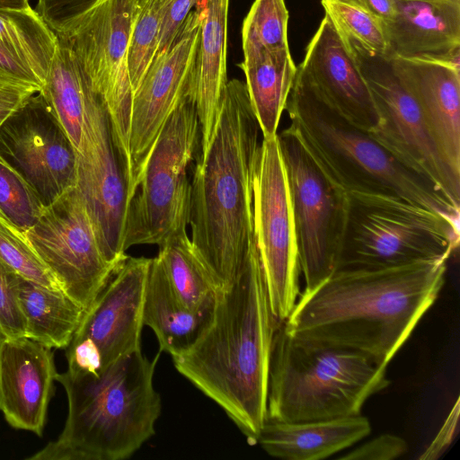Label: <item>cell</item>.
I'll list each match as a JSON object with an SVG mask.
<instances>
[{"mask_svg":"<svg viewBox=\"0 0 460 460\" xmlns=\"http://www.w3.org/2000/svg\"><path fill=\"white\" fill-rule=\"evenodd\" d=\"M321 4L344 42H355L374 53L386 54L385 22L362 0H321Z\"/></svg>","mask_w":460,"mask_h":460,"instance_id":"4dcf8cb0","label":"cell"},{"mask_svg":"<svg viewBox=\"0 0 460 460\" xmlns=\"http://www.w3.org/2000/svg\"><path fill=\"white\" fill-rule=\"evenodd\" d=\"M285 110L305 146L346 191L399 197L459 223V207L331 107L297 67Z\"/></svg>","mask_w":460,"mask_h":460,"instance_id":"5b68a950","label":"cell"},{"mask_svg":"<svg viewBox=\"0 0 460 460\" xmlns=\"http://www.w3.org/2000/svg\"><path fill=\"white\" fill-rule=\"evenodd\" d=\"M58 42V36L31 7L0 8V43L24 58L44 83Z\"/></svg>","mask_w":460,"mask_h":460,"instance_id":"f1b7e54d","label":"cell"},{"mask_svg":"<svg viewBox=\"0 0 460 460\" xmlns=\"http://www.w3.org/2000/svg\"><path fill=\"white\" fill-rule=\"evenodd\" d=\"M230 0H199L202 19L190 96L200 126L204 154L213 137L226 87L227 19Z\"/></svg>","mask_w":460,"mask_h":460,"instance_id":"7402d4cb","label":"cell"},{"mask_svg":"<svg viewBox=\"0 0 460 460\" xmlns=\"http://www.w3.org/2000/svg\"><path fill=\"white\" fill-rule=\"evenodd\" d=\"M285 166L300 270L311 291L336 270L349 192L317 162L290 126L278 134Z\"/></svg>","mask_w":460,"mask_h":460,"instance_id":"30bf717a","label":"cell"},{"mask_svg":"<svg viewBox=\"0 0 460 460\" xmlns=\"http://www.w3.org/2000/svg\"><path fill=\"white\" fill-rule=\"evenodd\" d=\"M390 58L415 100L432 141L460 175V67L437 61Z\"/></svg>","mask_w":460,"mask_h":460,"instance_id":"ffe728a7","label":"cell"},{"mask_svg":"<svg viewBox=\"0 0 460 460\" xmlns=\"http://www.w3.org/2000/svg\"><path fill=\"white\" fill-rule=\"evenodd\" d=\"M252 209L254 236L270 309L281 323L300 295L301 270L278 134L261 142L253 177Z\"/></svg>","mask_w":460,"mask_h":460,"instance_id":"7c38bea8","label":"cell"},{"mask_svg":"<svg viewBox=\"0 0 460 460\" xmlns=\"http://www.w3.org/2000/svg\"><path fill=\"white\" fill-rule=\"evenodd\" d=\"M407 442L394 434H382L339 456L344 460H392L408 451Z\"/></svg>","mask_w":460,"mask_h":460,"instance_id":"8d00e7d4","label":"cell"},{"mask_svg":"<svg viewBox=\"0 0 460 460\" xmlns=\"http://www.w3.org/2000/svg\"><path fill=\"white\" fill-rule=\"evenodd\" d=\"M136 0H102L78 15L58 36L72 49L92 90L102 101L127 182L131 178L129 154L133 88L128 47Z\"/></svg>","mask_w":460,"mask_h":460,"instance_id":"9c48e42d","label":"cell"},{"mask_svg":"<svg viewBox=\"0 0 460 460\" xmlns=\"http://www.w3.org/2000/svg\"><path fill=\"white\" fill-rule=\"evenodd\" d=\"M447 261L336 270L299 295L284 330L297 341L356 351L386 368L438 297Z\"/></svg>","mask_w":460,"mask_h":460,"instance_id":"6da1fadb","label":"cell"},{"mask_svg":"<svg viewBox=\"0 0 460 460\" xmlns=\"http://www.w3.org/2000/svg\"><path fill=\"white\" fill-rule=\"evenodd\" d=\"M52 349L27 337L3 339L0 410L15 429L43 434L57 371Z\"/></svg>","mask_w":460,"mask_h":460,"instance_id":"d6986e66","label":"cell"},{"mask_svg":"<svg viewBox=\"0 0 460 460\" xmlns=\"http://www.w3.org/2000/svg\"><path fill=\"white\" fill-rule=\"evenodd\" d=\"M297 68L323 99L349 122L368 132L376 127L378 115L367 84L327 14Z\"/></svg>","mask_w":460,"mask_h":460,"instance_id":"ac0fdd59","label":"cell"},{"mask_svg":"<svg viewBox=\"0 0 460 460\" xmlns=\"http://www.w3.org/2000/svg\"><path fill=\"white\" fill-rule=\"evenodd\" d=\"M19 274L0 258V337H25V322L18 297Z\"/></svg>","mask_w":460,"mask_h":460,"instance_id":"e575fe53","label":"cell"},{"mask_svg":"<svg viewBox=\"0 0 460 460\" xmlns=\"http://www.w3.org/2000/svg\"><path fill=\"white\" fill-rule=\"evenodd\" d=\"M369 420L361 414L302 422L264 421L257 444L271 456L286 460H320L367 437Z\"/></svg>","mask_w":460,"mask_h":460,"instance_id":"603a6c76","label":"cell"},{"mask_svg":"<svg viewBox=\"0 0 460 460\" xmlns=\"http://www.w3.org/2000/svg\"><path fill=\"white\" fill-rule=\"evenodd\" d=\"M344 43L367 84L378 115V123L369 133L460 207V175L454 172L432 141L420 111L397 75L392 59L358 43Z\"/></svg>","mask_w":460,"mask_h":460,"instance_id":"8fae6325","label":"cell"},{"mask_svg":"<svg viewBox=\"0 0 460 460\" xmlns=\"http://www.w3.org/2000/svg\"><path fill=\"white\" fill-rule=\"evenodd\" d=\"M389 385L386 368L365 355L297 341L282 323L273 336L266 419L302 422L358 415Z\"/></svg>","mask_w":460,"mask_h":460,"instance_id":"8992f818","label":"cell"},{"mask_svg":"<svg viewBox=\"0 0 460 460\" xmlns=\"http://www.w3.org/2000/svg\"><path fill=\"white\" fill-rule=\"evenodd\" d=\"M160 351L148 358L141 349L98 375L57 374L68 413L55 441L30 460H123L155 434L162 401L154 386Z\"/></svg>","mask_w":460,"mask_h":460,"instance_id":"277c9868","label":"cell"},{"mask_svg":"<svg viewBox=\"0 0 460 460\" xmlns=\"http://www.w3.org/2000/svg\"><path fill=\"white\" fill-rule=\"evenodd\" d=\"M0 75L31 84L40 90L44 79L36 69L21 55L0 43Z\"/></svg>","mask_w":460,"mask_h":460,"instance_id":"f35d334b","label":"cell"},{"mask_svg":"<svg viewBox=\"0 0 460 460\" xmlns=\"http://www.w3.org/2000/svg\"><path fill=\"white\" fill-rule=\"evenodd\" d=\"M385 56L460 65V0H397Z\"/></svg>","mask_w":460,"mask_h":460,"instance_id":"44dd1931","label":"cell"},{"mask_svg":"<svg viewBox=\"0 0 460 460\" xmlns=\"http://www.w3.org/2000/svg\"><path fill=\"white\" fill-rule=\"evenodd\" d=\"M459 398L456 399L454 408L450 411L442 428L431 442L429 447L423 452L420 459H436L449 447L453 441L457 429Z\"/></svg>","mask_w":460,"mask_h":460,"instance_id":"60d3db41","label":"cell"},{"mask_svg":"<svg viewBox=\"0 0 460 460\" xmlns=\"http://www.w3.org/2000/svg\"><path fill=\"white\" fill-rule=\"evenodd\" d=\"M38 92L36 86L0 75V126Z\"/></svg>","mask_w":460,"mask_h":460,"instance_id":"ab89813d","label":"cell"},{"mask_svg":"<svg viewBox=\"0 0 460 460\" xmlns=\"http://www.w3.org/2000/svg\"><path fill=\"white\" fill-rule=\"evenodd\" d=\"M272 314L256 241L240 274L217 291L211 318L175 368L218 404L247 442H258L267 418Z\"/></svg>","mask_w":460,"mask_h":460,"instance_id":"7a4b0ae2","label":"cell"},{"mask_svg":"<svg viewBox=\"0 0 460 460\" xmlns=\"http://www.w3.org/2000/svg\"><path fill=\"white\" fill-rule=\"evenodd\" d=\"M288 11L284 0H255L243 20V60L264 52L289 49Z\"/></svg>","mask_w":460,"mask_h":460,"instance_id":"f546056e","label":"cell"},{"mask_svg":"<svg viewBox=\"0 0 460 460\" xmlns=\"http://www.w3.org/2000/svg\"><path fill=\"white\" fill-rule=\"evenodd\" d=\"M2 341H3V339L0 337V349H1Z\"/></svg>","mask_w":460,"mask_h":460,"instance_id":"ee69618b","label":"cell"},{"mask_svg":"<svg viewBox=\"0 0 460 460\" xmlns=\"http://www.w3.org/2000/svg\"><path fill=\"white\" fill-rule=\"evenodd\" d=\"M44 208L27 181L0 156V217L26 233Z\"/></svg>","mask_w":460,"mask_h":460,"instance_id":"d6a6232c","label":"cell"},{"mask_svg":"<svg viewBox=\"0 0 460 460\" xmlns=\"http://www.w3.org/2000/svg\"><path fill=\"white\" fill-rule=\"evenodd\" d=\"M151 260L128 256L84 311L66 349L68 372L98 375L141 349Z\"/></svg>","mask_w":460,"mask_h":460,"instance_id":"4fadbf2b","label":"cell"},{"mask_svg":"<svg viewBox=\"0 0 460 460\" xmlns=\"http://www.w3.org/2000/svg\"><path fill=\"white\" fill-rule=\"evenodd\" d=\"M211 314L190 310L176 296L157 259L152 258L144 296L143 323L156 335L160 352L174 357L185 351L208 324Z\"/></svg>","mask_w":460,"mask_h":460,"instance_id":"cb8c5ba5","label":"cell"},{"mask_svg":"<svg viewBox=\"0 0 460 460\" xmlns=\"http://www.w3.org/2000/svg\"><path fill=\"white\" fill-rule=\"evenodd\" d=\"M172 1L136 0L128 55L133 93L155 56L164 17Z\"/></svg>","mask_w":460,"mask_h":460,"instance_id":"1f68e13d","label":"cell"},{"mask_svg":"<svg viewBox=\"0 0 460 460\" xmlns=\"http://www.w3.org/2000/svg\"><path fill=\"white\" fill-rule=\"evenodd\" d=\"M25 234L62 291L84 311L119 267L104 257L76 187L45 207Z\"/></svg>","mask_w":460,"mask_h":460,"instance_id":"5bb4252c","label":"cell"},{"mask_svg":"<svg viewBox=\"0 0 460 460\" xmlns=\"http://www.w3.org/2000/svg\"><path fill=\"white\" fill-rule=\"evenodd\" d=\"M458 244L459 223L436 210L399 197L349 192L336 270L448 260Z\"/></svg>","mask_w":460,"mask_h":460,"instance_id":"52a82bcc","label":"cell"},{"mask_svg":"<svg viewBox=\"0 0 460 460\" xmlns=\"http://www.w3.org/2000/svg\"><path fill=\"white\" fill-rule=\"evenodd\" d=\"M0 258L22 278L54 290L58 282L30 244L25 233L0 217Z\"/></svg>","mask_w":460,"mask_h":460,"instance_id":"836d02e7","label":"cell"},{"mask_svg":"<svg viewBox=\"0 0 460 460\" xmlns=\"http://www.w3.org/2000/svg\"><path fill=\"white\" fill-rule=\"evenodd\" d=\"M102 0H38L36 12L57 35L81 13Z\"/></svg>","mask_w":460,"mask_h":460,"instance_id":"d590c367","label":"cell"},{"mask_svg":"<svg viewBox=\"0 0 460 460\" xmlns=\"http://www.w3.org/2000/svg\"><path fill=\"white\" fill-rule=\"evenodd\" d=\"M261 129L245 83L229 80L191 184V242L218 291L236 279L255 243L253 177Z\"/></svg>","mask_w":460,"mask_h":460,"instance_id":"3957f363","label":"cell"},{"mask_svg":"<svg viewBox=\"0 0 460 460\" xmlns=\"http://www.w3.org/2000/svg\"><path fill=\"white\" fill-rule=\"evenodd\" d=\"M30 6V0H0V8L26 9Z\"/></svg>","mask_w":460,"mask_h":460,"instance_id":"7bdbcfd3","label":"cell"},{"mask_svg":"<svg viewBox=\"0 0 460 460\" xmlns=\"http://www.w3.org/2000/svg\"><path fill=\"white\" fill-rule=\"evenodd\" d=\"M202 11L199 0L170 48L153 58L134 92L129 154L128 203L134 198L143 164L165 122L181 98L190 94L196 67Z\"/></svg>","mask_w":460,"mask_h":460,"instance_id":"2e32d148","label":"cell"},{"mask_svg":"<svg viewBox=\"0 0 460 460\" xmlns=\"http://www.w3.org/2000/svg\"><path fill=\"white\" fill-rule=\"evenodd\" d=\"M18 297L25 337L50 349H66L84 309L62 290H54L19 275Z\"/></svg>","mask_w":460,"mask_h":460,"instance_id":"d4e9b609","label":"cell"},{"mask_svg":"<svg viewBox=\"0 0 460 460\" xmlns=\"http://www.w3.org/2000/svg\"><path fill=\"white\" fill-rule=\"evenodd\" d=\"M0 156L44 207L76 186V151L40 92L0 126Z\"/></svg>","mask_w":460,"mask_h":460,"instance_id":"e0dca14e","label":"cell"},{"mask_svg":"<svg viewBox=\"0 0 460 460\" xmlns=\"http://www.w3.org/2000/svg\"><path fill=\"white\" fill-rule=\"evenodd\" d=\"M239 66L262 137H272L278 134L296 73L289 49L264 52Z\"/></svg>","mask_w":460,"mask_h":460,"instance_id":"484cf974","label":"cell"},{"mask_svg":"<svg viewBox=\"0 0 460 460\" xmlns=\"http://www.w3.org/2000/svg\"><path fill=\"white\" fill-rule=\"evenodd\" d=\"M76 189L93 222L106 260L120 266L128 208L127 182L101 98L91 90L81 146L76 151Z\"/></svg>","mask_w":460,"mask_h":460,"instance_id":"9a60e30c","label":"cell"},{"mask_svg":"<svg viewBox=\"0 0 460 460\" xmlns=\"http://www.w3.org/2000/svg\"><path fill=\"white\" fill-rule=\"evenodd\" d=\"M368 9L385 23L392 20L397 0H362Z\"/></svg>","mask_w":460,"mask_h":460,"instance_id":"b9f144b4","label":"cell"},{"mask_svg":"<svg viewBox=\"0 0 460 460\" xmlns=\"http://www.w3.org/2000/svg\"><path fill=\"white\" fill-rule=\"evenodd\" d=\"M200 126L195 102L187 93L154 143L128 208L124 249L164 245L187 233L191 184L187 169L197 159Z\"/></svg>","mask_w":460,"mask_h":460,"instance_id":"ba28073f","label":"cell"},{"mask_svg":"<svg viewBox=\"0 0 460 460\" xmlns=\"http://www.w3.org/2000/svg\"><path fill=\"white\" fill-rule=\"evenodd\" d=\"M158 248L155 258L179 299L195 313H212L218 290L187 233Z\"/></svg>","mask_w":460,"mask_h":460,"instance_id":"83f0119b","label":"cell"},{"mask_svg":"<svg viewBox=\"0 0 460 460\" xmlns=\"http://www.w3.org/2000/svg\"><path fill=\"white\" fill-rule=\"evenodd\" d=\"M40 90L63 129L78 151L84 134L86 105L92 90L69 46L60 38Z\"/></svg>","mask_w":460,"mask_h":460,"instance_id":"4316f807","label":"cell"},{"mask_svg":"<svg viewBox=\"0 0 460 460\" xmlns=\"http://www.w3.org/2000/svg\"><path fill=\"white\" fill-rule=\"evenodd\" d=\"M199 0H172L164 17L155 56L171 47L183 22Z\"/></svg>","mask_w":460,"mask_h":460,"instance_id":"74e56055","label":"cell"}]
</instances>
